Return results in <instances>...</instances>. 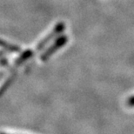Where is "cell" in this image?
<instances>
[{
	"instance_id": "6da1fadb",
	"label": "cell",
	"mask_w": 134,
	"mask_h": 134,
	"mask_svg": "<svg viewBox=\"0 0 134 134\" xmlns=\"http://www.w3.org/2000/svg\"><path fill=\"white\" fill-rule=\"evenodd\" d=\"M3 134H5V133H3Z\"/></svg>"
}]
</instances>
